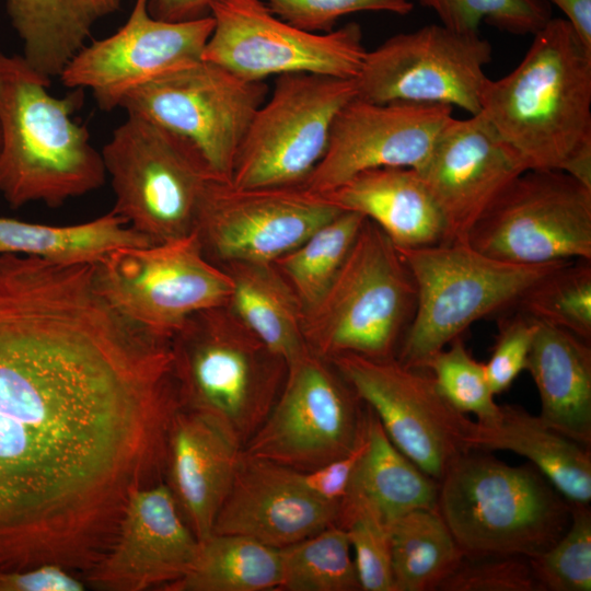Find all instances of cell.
I'll use <instances>...</instances> for the list:
<instances>
[{
	"instance_id": "cell-1",
	"label": "cell",
	"mask_w": 591,
	"mask_h": 591,
	"mask_svg": "<svg viewBox=\"0 0 591 591\" xmlns=\"http://www.w3.org/2000/svg\"><path fill=\"white\" fill-rule=\"evenodd\" d=\"M170 343L93 265L0 255V569L90 571L130 490L160 482L179 408Z\"/></svg>"
},
{
	"instance_id": "cell-2",
	"label": "cell",
	"mask_w": 591,
	"mask_h": 591,
	"mask_svg": "<svg viewBox=\"0 0 591 591\" xmlns=\"http://www.w3.org/2000/svg\"><path fill=\"white\" fill-rule=\"evenodd\" d=\"M519 65L487 78L480 113L525 170H557L591 187V49L552 18Z\"/></svg>"
},
{
	"instance_id": "cell-3",
	"label": "cell",
	"mask_w": 591,
	"mask_h": 591,
	"mask_svg": "<svg viewBox=\"0 0 591 591\" xmlns=\"http://www.w3.org/2000/svg\"><path fill=\"white\" fill-rule=\"evenodd\" d=\"M49 85L23 56L0 51V194L13 209L56 208L106 179L101 152L72 117L80 94L57 97Z\"/></svg>"
},
{
	"instance_id": "cell-4",
	"label": "cell",
	"mask_w": 591,
	"mask_h": 591,
	"mask_svg": "<svg viewBox=\"0 0 591 591\" xmlns=\"http://www.w3.org/2000/svg\"><path fill=\"white\" fill-rule=\"evenodd\" d=\"M437 508L466 557H535L571 520L570 503L532 464L512 466L480 450L450 465Z\"/></svg>"
},
{
	"instance_id": "cell-5",
	"label": "cell",
	"mask_w": 591,
	"mask_h": 591,
	"mask_svg": "<svg viewBox=\"0 0 591 591\" xmlns=\"http://www.w3.org/2000/svg\"><path fill=\"white\" fill-rule=\"evenodd\" d=\"M170 348L181 406L207 416L243 448L280 393L286 361L228 304L188 317Z\"/></svg>"
},
{
	"instance_id": "cell-6",
	"label": "cell",
	"mask_w": 591,
	"mask_h": 591,
	"mask_svg": "<svg viewBox=\"0 0 591 591\" xmlns=\"http://www.w3.org/2000/svg\"><path fill=\"white\" fill-rule=\"evenodd\" d=\"M416 303L415 281L398 250L366 218L335 278L304 311L305 343L326 360L343 354L396 357Z\"/></svg>"
},
{
	"instance_id": "cell-7",
	"label": "cell",
	"mask_w": 591,
	"mask_h": 591,
	"mask_svg": "<svg viewBox=\"0 0 591 591\" xmlns=\"http://www.w3.org/2000/svg\"><path fill=\"white\" fill-rule=\"evenodd\" d=\"M397 250L415 281L417 303L396 359L417 369L479 318L515 308L533 285L568 262L514 264L467 242Z\"/></svg>"
},
{
	"instance_id": "cell-8",
	"label": "cell",
	"mask_w": 591,
	"mask_h": 591,
	"mask_svg": "<svg viewBox=\"0 0 591 591\" xmlns=\"http://www.w3.org/2000/svg\"><path fill=\"white\" fill-rule=\"evenodd\" d=\"M101 154L115 195L113 210L128 225L152 243L193 232L204 194L217 178L188 142L127 114Z\"/></svg>"
},
{
	"instance_id": "cell-9",
	"label": "cell",
	"mask_w": 591,
	"mask_h": 591,
	"mask_svg": "<svg viewBox=\"0 0 591 591\" xmlns=\"http://www.w3.org/2000/svg\"><path fill=\"white\" fill-rule=\"evenodd\" d=\"M107 303L144 332L165 340L197 312L228 304L229 274L210 262L190 234L112 252L94 265Z\"/></svg>"
},
{
	"instance_id": "cell-10",
	"label": "cell",
	"mask_w": 591,
	"mask_h": 591,
	"mask_svg": "<svg viewBox=\"0 0 591 591\" xmlns=\"http://www.w3.org/2000/svg\"><path fill=\"white\" fill-rule=\"evenodd\" d=\"M355 96V79L278 76L240 146L230 183L239 188L301 186L326 151L335 117Z\"/></svg>"
},
{
	"instance_id": "cell-11",
	"label": "cell",
	"mask_w": 591,
	"mask_h": 591,
	"mask_svg": "<svg viewBox=\"0 0 591 591\" xmlns=\"http://www.w3.org/2000/svg\"><path fill=\"white\" fill-rule=\"evenodd\" d=\"M267 92L264 81L245 80L202 59L140 86L120 108L184 139L217 179L230 183L240 146Z\"/></svg>"
},
{
	"instance_id": "cell-12",
	"label": "cell",
	"mask_w": 591,
	"mask_h": 591,
	"mask_svg": "<svg viewBox=\"0 0 591 591\" xmlns=\"http://www.w3.org/2000/svg\"><path fill=\"white\" fill-rule=\"evenodd\" d=\"M376 416L393 444L439 482L462 454L474 450L476 422L456 410L426 369L396 357L343 354L328 360Z\"/></svg>"
},
{
	"instance_id": "cell-13",
	"label": "cell",
	"mask_w": 591,
	"mask_h": 591,
	"mask_svg": "<svg viewBox=\"0 0 591 591\" xmlns=\"http://www.w3.org/2000/svg\"><path fill=\"white\" fill-rule=\"evenodd\" d=\"M202 59L250 81L316 73L356 79L367 49L357 23L316 33L283 21L263 0H216Z\"/></svg>"
},
{
	"instance_id": "cell-14",
	"label": "cell",
	"mask_w": 591,
	"mask_h": 591,
	"mask_svg": "<svg viewBox=\"0 0 591 591\" xmlns=\"http://www.w3.org/2000/svg\"><path fill=\"white\" fill-rule=\"evenodd\" d=\"M467 243L514 264L591 260V187L563 171L526 170L477 221Z\"/></svg>"
},
{
	"instance_id": "cell-15",
	"label": "cell",
	"mask_w": 591,
	"mask_h": 591,
	"mask_svg": "<svg viewBox=\"0 0 591 591\" xmlns=\"http://www.w3.org/2000/svg\"><path fill=\"white\" fill-rule=\"evenodd\" d=\"M326 359L308 349L287 366L268 416L243 447L250 455L308 472L360 441L366 405Z\"/></svg>"
},
{
	"instance_id": "cell-16",
	"label": "cell",
	"mask_w": 591,
	"mask_h": 591,
	"mask_svg": "<svg viewBox=\"0 0 591 591\" xmlns=\"http://www.w3.org/2000/svg\"><path fill=\"white\" fill-rule=\"evenodd\" d=\"M491 44L478 33L430 24L399 33L368 50L356 77L357 96L374 103L410 102L480 112Z\"/></svg>"
},
{
	"instance_id": "cell-17",
	"label": "cell",
	"mask_w": 591,
	"mask_h": 591,
	"mask_svg": "<svg viewBox=\"0 0 591 591\" xmlns=\"http://www.w3.org/2000/svg\"><path fill=\"white\" fill-rule=\"evenodd\" d=\"M341 211L303 186L239 188L212 179L193 232L205 256L218 266L274 263Z\"/></svg>"
},
{
	"instance_id": "cell-18",
	"label": "cell",
	"mask_w": 591,
	"mask_h": 591,
	"mask_svg": "<svg viewBox=\"0 0 591 591\" xmlns=\"http://www.w3.org/2000/svg\"><path fill=\"white\" fill-rule=\"evenodd\" d=\"M149 0H136L114 34L84 45L59 78L71 89H88L103 111L120 107L135 90L202 60L213 19L167 22L153 18Z\"/></svg>"
},
{
	"instance_id": "cell-19",
	"label": "cell",
	"mask_w": 591,
	"mask_h": 591,
	"mask_svg": "<svg viewBox=\"0 0 591 591\" xmlns=\"http://www.w3.org/2000/svg\"><path fill=\"white\" fill-rule=\"evenodd\" d=\"M452 109L441 104L374 103L355 96L335 117L326 151L301 186L322 195L371 169L419 171L453 117Z\"/></svg>"
},
{
	"instance_id": "cell-20",
	"label": "cell",
	"mask_w": 591,
	"mask_h": 591,
	"mask_svg": "<svg viewBox=\"0 0 591 591\" xmlns=\"http://www.w3.org/2000/svg\"><path fill=\"white\" fill-rule=\"evenodd\" d=\"M524 171L480 112L452 117L417 171L442 217L443 242H467L477 221Z\"/></svg>"
},
{
	"instance_id": "cell-21",
	"label": "cell",
	"mask_w": 591,
	"mask_h": 591,
	"mask_svg": "<svg viewBox=\"0 0 591 591\" xmlns=\"http://www.w3.org/2000/svg\"><path fill=\"white\" fill-rule=\"evenodd\" d=\"M198 545L166 483L135 487L126 500L116 537L89 571L88 581L108 591L166 587L184 576Z\"/></svg>"
},
{
	"instance_id": "cell-22",
	"label": "cell",
	"mask_w": 591,
	"mask_h": 591,
	"mask_svg": "<svg viewBox=\"0 0 591 591\" xmlns=\"http://www.w3.org/2000/svg\"><path fill=\"white\" fill-rule=\"evenodd\" d=\"M338 507L311 493L300 471L242 451L212 533L280 549L335 524Z\"/></svg>"
},
{
	"instance_id": "cell-23",
	"label": "cell",
	"mask_w": 591,
	"mask_h": 591,
	"mask_svg": "<svg viewBox=\"0 0 591 591\" xmlns=\"http://www.w3.org/2000/svg\"><path fill=\"white\" fill-rule=\"evenodd\" d=\"M242 451L207 416L182 406L175 412L166 442V485L198 541L212 533Z\"/></svg>"
},
{
	"instance_id": "cell-24",
	"label": "cell",
	"mask_w": 591,
	"mask_h": 591,
	"mask_svg": "<svg viewBox=\"0 0 591 591\" xmlns=\"http://www.w3.org/2000/svg\"><path fill=\"white\" fill-rule=\"evenodd\" d=\"M438 491L439 482L393 444L366 405L363 450L339 502L335 524L344 529L354 519L367 515L389 526L413 510L437 508Z\"/></svg>"
},
{
	"instance_id": "cell-25",
	"label": "cell",
	"mask_w": 591,
	"mask_h": 591,
	"mask_svg": "<svg viewBox=\"0 0 591 591\" xmlns=\"http://www.w3.org/2000/svg\"><path fill=\"white\" fill-rule=\"evenodd\" d=\"M322 196L340 210L360 213L374 222L397 248L444 241L442 217L414 169L362 171Z\"/></svg>"
},
{
	"instance_id": "cell-26",
	"label": "cell",
	"mask_w": 591,
	"mask_h": 591,
	"mask_svg": "<svg viewBox=\"0 0 591 591\" xmlns=\"http://www.w3.org/2000/svg\"><path fill=\"white\" fill-rule=\"evenodd\" d=\"M540 396V419L591 448V346L573 333L538 323L526 367Z\"/></svg>"
},
{
	"instance_id": "cell-27",
	"label": "cell",
	"mask_w": 591,
	"mask_h": 591,
	"mask_svg": "<svg viewBox=\"0 0 591 591\" xmlns=\"http://www.w3.org/2000/svg\"><path fill=\"white\" fill-rule=\"evenodd\" d=\"M473 448L521 455L571 506H589L591 501V448L551 428L519 405H500L494 422H476Z\"/></svg>"
},
{
	"instance_id": "cell-28",
	"label": "cell",
	"mask_w": 591,
	"mask_h": 591,
	"mask_svg": "<svg viewBox=\"0 0 591 591\" xmlns=\"http://www.w3.org/2000/svg\"><path fill=\"white\" fill-rule=\"evenodd\" d=\"M231 277L229 308L287 366L308 349L304 310L273 263L231 262L220 265Z\"/></svg>"
},
{
	"instance_id": "cell-29",
	"label": "cell",
	"mask_w": 591,
	"mask_h": 591,
	"mask_svg": "<svg viewBox=\"0 0 591 591\" xmlns=\"http://www.w3.org/2000/svg\"><path fill=\"white\" fill-rule=\"evenodd\" d=\"M119 4L120 0H5L22 56L50 80L85 45L94 23Z\"/></svg>"
},
{
	"instance_id": "cell-30",
	"label": "cell",
	"mask_w": 591,
	"mask_h": 591,
	"mask_svg": "<svg viewBox=\"0 0 591 591\" xmlns=\"http://www.w3.org/2000/svg\"><path fill=\"white\" fill-rule=\"evenodd\" d=\"M153 244L114 210L88 222L49 225L0 216V255L63 266L96 265L114 251Z\"/></svg>"
},
{
	"instance_id": "cell-31",
	"label": "cell",
	"mask_w": 591,
	"mask_h": 591,
	"mask_svg": "<svg viewBox=\"0 0 591 591\" xmlns=\"http://www.w3.org/2000/svg\"><path fill=\"white\" fill-rule=\"evenodd\" d=\"M281 584L280 552L253 538L211 533L170 591H270Z\"/></svg>"
},
{
	"instance_id": "cell-32",
	"label": "cell",
	"mask_w": 591,
	"mask_h": 591,
	"mask_svg": "<svg viewBox=\"0 0 591 591\" xmlns=\"http://www.w3.org/2000/svg\"><path fill=\"white\" fill-rule=\"evenodd\" d=\"M389 537L394 591L438 590L465 557L438 508L399 517Z\"/></svg>"
},
{
	"instance_id": "cell-33",
	"label": "cell",
	"mask_w": 591,
	"mask_h": 591,
	"mask_svg": "<svg viewBox=\"0 0 591 591\" xmlns=\"http://www.w3.org/2000/svg\"><path fill=\"white\" fill-rule=\"evenodd\" d=\"M366 218L341 211L273 264L294 290L303 310L326 291L345 262Z\"/></svg>"
},
{
	"instance_id": "cell-34",
	"label": "cell",
	"mask_w": 591,
	"mask_h": 591,
	"mask_svg": "<svg viewBox=\"0 0 591 591\" xmlns=\"http://www.w3.org/2000/svg\"><path fill=\"white\" fill-rule=\"evenodd\" d=\"M283 591L360 590L346 531L332 524L279 549Z\"/></svg>"
},
{
	"instance_id": "cell-35",
	"label": "cell",
	"mask_w": 591,
	"mask_h": 591,
	"mask_svg": "<svg viewBox=\"0 0 591 591\" xmlns=\"http://www.w3.org/2000/svg\"><path fill=\"white\" fill-rule=\"evenodd\" d=\"M515 308L591 341V260L565 262L533 285Z\"/></svg>"
},
{
	"instance_id": "cell-36",
	"label": "cell",
	"mask_w": 591,
	"mask_h": 591,
	"mask_svg": "<svg viewBox=\"0 0 591 591\" xmlns=\"http://www.w3.org/2000/svg\"><path fill=\"white\" fill-rule=\"evenodd\" d=\"M425 369L456 410L475 415L476 422L480 425H489L498 418L500 405L495 402L485 363L472 357L462 336L453 339L448 349L436 352Z\"/></svg>"
},
{
	"instance_id": "cell-37",
	"label": "cell",
	"mask_w": 591,
	"mask_h": 591,
	"mask_svg": "<svg viewBox=\"0 0 591 591\" xmlns=\"http://www.w3.org/2000/svg\"><path fill=\"white\" fill-rule=\"evenodd\" d=\"M440 24L460 33H478L482 22L515 35H534L552 19L546 0H417Z\"/></svg>"
},
{
	"instance_id": "cell-38",
	"label": "cell",
	"mask_w": 591,
	"mask_h": 591,
	"mask_svg": "<svg viewBox=\"0 0 591 591\" xmlns=\"http://www.w3.org/2000/svg\"><path fill=\"white\" fill-rule=\"evenodd\" d=\"M529 559L540 591H590L589 506H571V520L565 533L548 549Z\"/></svg>"
},
{
	"instance_id": "cell-39",
	"label": "cell",
	"mask_w": 591,
	"mask_h": 591,
	"mask_svg": "<svg viewBox=\"0 0 591 591\" xmlns=\"http://www.w3.org/2000/svg\"><path fill=\"white\" fill-rule=\"evenodd\" d=\"M440 591H540L530 559L519 555L464 557Z\"/></svg>"
},
{
	"instance_id": "cell-40",
	"label": "cell",
	"mask_w": 591,
	"mask_h": 591,
	"mask_svg": "<svg viewBox=\"0 0 591 591\" xmlns=\"http://www.w3.org/2000/svg\"><path fill=\"white\" fill-rule=\"evenodd\" d=\"M270 11L305 31L325 33L334 30L338 19L357 12L374 11L406 15L410 0H263Z\"/></svg>"
},
{
	"instance_id": "cell-41",
	"label": "cell",
	"mask_w": 591,
	"mask_h": 591,
	"mask_svg": "<svg viewBox=\"0 0 591 591\" xmlns=\"http://www.w3.org/2000/svg\"><path fill=\"white\" fill-rule=\"evenodd\" d=\"M347 533L354 563L363 591H394L389 526L361 515L350 521Z\"/></svg>"
},
{
	"instance_id": "cell-42",
	"label": "cell",
	"mask_w": 591,
	"mask_h": 591,
	"mask_svg": "<svg viewBox=\"0 0 591 591\" xmlns=\"http://www.w3.org/2000/svg\"><path fill=\"white\" fill-rule=\"evenodd\" d=\"M538 322L521 311L500 320L495 346L485 369L495 395L508 390L525 370Z\"/></svg>"
},
{
	"instance_id": "cell-43",
	"label": "cell",
	"mask_w": 591,
	"mask_h": 591,
	"mask_svg": "<svg viewBox=\"0 0 591 591\" xmlns=\"http://www.w3.org/2000/svg\"><path fill=\"white\" fill-rule=\"evenodd\" d=\"M363 445L364 430L360 441L350 452L314 470L300 472L302 483L318 498L339 505L362 453Z\"/></svg>"
},
{
	"instance_id": "cell-44",
	"label": "cell",
	"mask_w": 591,
	"mask_h": 591,
	"mask_svg": "<svg viewBox=\"0 0 591 591\" xmlns=\"http://www.w3.org/2000/svg\"><path fill=\"white\" fill-rule=\"evenodd\" d=\"M84 583L71 570L43 564L21 570L0 569V591H82Z\"/></svg>"
},
{
	"instance_id": "cell-45",
	"label": "cell",
	"mask_w": 591,
	"mask_h": 591,
	"mask_svg": "<svg viewBox=\"0 0 591 591\" xmlns=\"http://www.w3.org/2000/svg\"><path fill=\"white\" fill-rule=\"evenodd\" d=\"M216 0H149L150 14L167 22H183L209 15Z\"/></svg>"
},
{
	"instance_id": "cell-46",
	"label": "cell",
	"mask_w": 591,
	"mask_h": 591,
	"mask_svg": "<svg viewBox=\"0 0 591 591\" xmlns=\"http://www.w3.org/2000/svg\"><path fill=\"white\" fill-rule=\"evenodd\" d=\"M566 15L580 39L591 49V0H546Z\"/></svg>"
},
{
	"instance_id": "cell-47",
	"label": "cell",
	"mask_w": 591,
	"mask_h": 591,
	"mask_svg": "<svg viewBox=\"0 0 591 591\" xmlns=\"http://www.w3.org/2000/svg\"><path fill=\"white\" fill-rule=\"evenodd\" d=\"M1 141V140H0Z\"/></svg>"
}]
</instances>
